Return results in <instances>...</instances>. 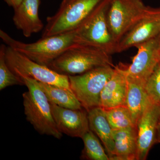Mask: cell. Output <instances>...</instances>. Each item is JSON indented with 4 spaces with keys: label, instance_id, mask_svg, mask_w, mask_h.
I'll list each match as a JSON object with an SVG mask.
<instances>
[{
    "label": "cell",
    "instance_id": "cell-24",
    "mask_svg": "<svg viewBox=\"0 0 160 160\" xmlns=\"http://www.w3.org/2000/svg\"><path fill=\"white\" fill-rule=\"evenodd\" d=\"M158 143H160V121L159 125L158 130L157 136V144Z\"/></svg>",
    "mask_w": 160,
    "mask_h": 160
},
{
    "label": "cell",
    "instance_id": "cell-7",
    "mask_svg": "<svg viewBox=\"0 0 160 160\" xmlns=\"http://www.w3.org/2000/svg\"><path fill=\"white\" fill-rule=\"evenodd\" d=\"M5 58L9 68L21 78L26 77L40 82L72 90L68 75L61 74L48 66L36 62L10 46H6Z\"/></svg>",
    "mask_w": 160,
    "mask_h": 160
},
{
    "label": "cell",
    "instance_id": "cell-6",
    "mask_svg": "<svg viewBox=\"0 0 160 160\" xmlns=\"http://www.w3.org/2000/svg\"><path fill=\"white\" fill-rule=\"evenodd\" d=\"M115 67L102 66L82 74L68 76L71 90L87 112L100 107L101 93L113 74Z\"/></svg>",
    "mask_w": 160,
    "mask_h": 160
},
{
    "label": "cell",
    "instance_id": "cell-2",
    "mask_svg": "<svg viewBox=\"0 0 160 160\" xmlns=\"http://www.w3.org/2000/svg\"><path fill=\"white\" fill-rule=\"evenodd\" d=\"M0 38L7 46L36 62L49 67L57 58L75 44V30L42 38L31 43L14 39L2 29Z\"/></svg>",
    "mask_w": 160,
    "mask_h": 160
},
{
    "label": "cell",
    "instance_id": "cell-20",
    "mask_svg": "<svg viewBox=\"0 0 160 160\" xmlns=\"http://www.w3.org/2000/svg\"><path fill=\"white\" fill-rule=\"evenodd\" d=\"M104 110L112 130L136 126L126 106H117Z\"/></svg>",
    "mask_w": 160,
    "mask_h": 160
},
{
    "label": "cell",
    "instance_id": "cell-21",
    "mask_svg": "<svg viewBox=\"0 0 160 160\" xmlns=\"http://www.w3.org/2000/svg\"><path fill=\"white\" fill-rule=\"evenodd\" d=\"M6 46L2 44L0 47V90L15 85H25L24 81L12 72L6 62Z\"/></svg>",
    "mask_w": 160,
    "mask_h": 160
},
{
    "label": "cell",
    "instance_id": "cell-9",
    "mask_svg": "<svg viewBox=\"0 0 160 160\" xmlns=\"http://www.w3.org/2000/svg\"><path fill=\"white\" fill-rule=\"evenodd\" d=\"M138 49L132 62L126 66L127 77L146 84L160 62V33L136 46Z\"/></svg>",
    "mask_w": 160,
    "mask_h": 160
},
{
    "label": "cell",
    "instance_id": "cell-10",
    "mask_svg": "<svg viewBox=\"0 0 160 160\" xmlns=\"http://www.w3.org/2000/svg\"><path fill=\"white\" fill-rule=\"evenodd\" d=\"M160 33V7H149L146 14L118 43L117 53L153 38Z\"/></svg>",
    "mask_w": 160,
    "mask_h": 160
},
{
    "label": "cell",
    "instance_id": "cell-15",
    "mask_svg": "<svg viewBox=\"0 0 160 160\" xmlns=\"http://www.w3.org/2000/svg\"><path fill=\"white\" fill-rule=\"evenodd\" d=\"M87 112L90 130L102 142L110 160H113L114 142L112 129L107 120L104 109L100 107H95Z\"/></svg>",
    "mask_w": 160,
    "mask_h": 160
},
{
    "label": "cell",
    "instance_id": "cell-3",
    "mask_svg": "<svg viewBox=\"0 0 160 160\" xmlns=\"http://www.w3.org/2000/svg\"><path fill=\"white\" fill-rule=\"evenodd\" d=\"M115 67L111 55L93 46L75 44L50 64L49 67L66 75H76L102 66Z\"/></svg>",
    "mask_w": 160,
    "mask_h": 160
},
{
    "label": "cell",
    "instance_id": "cell-12",
    "mask_svg": "<svg viewBox=\"0 0 160 160\" xmlns=\"http://www.w3.org/2000/svg\"><path fill=\"white\" fill-rule=\"evenodd\" d=\"M49 102L55 122L62 134L82 138L90 130L88 112L86 109L63 108Z\"/></svg>",
    "mask_w": 160,
    "mask_h": 160
},
{
    "label": "cell",
    "instance_id": "cell-11",
    "mask_svg": "<svg viewBox=\"0 0 160 160\" xmlns=\"http://www.w3.org/2000/svg\"><path fill=\"white\" fill-rule=\"evenodd\" d=\"M160 121V105L151 101L136 124L138 136L137 160H145L155 144Z\"/></svg>",
    "mask_w": 160,
    "mask_h": 160
},
{
    "label": "cell",
    "instance_id": "cell-13",
    "mask_svg": "<svg viewBox=\"0 0 160 160\" xmlns=\"http://www.w3.org/2000/svg\"><path fill=\"white\" fill-rule=\"evenodd\" d=\"M128 80L126 66L115 67L113 74L104 86L100 97V107L103 109L126 106Z\"/></svg>",
    "mask_w": 160,
    "mask_h": 160
},
{
    "label": "cell",
    "instance_id": "cell-19",
    "mask_svg": "<svg viewBox=\"0 0 160 160\" xmlns=\"http://www.w3.org/2000/svg\"><path fill=\"white\" fill-rule=\"evenodd\" d=\"M82 139L84 143L81 156L82 159L110 160L98 138L91 130L87 132Z\"/></svg>",
    "mask_w": 160,
    "mask_h": 160
},
{
    "label": "cell",
    "instance_id": "cell-16",
    "mask_svg": "<svg viewBox=\"0 0 160 160\" xmlns=\"http://www.w3.org/2000/svg\"><path fill=\"white\" fill-rule=\"evenodd\" d=\"M114 142L113 160H137L136 126L112 130Z\"/></svg>",
    "mask_w": 160,
    "mask_h": 160
},
{
    "label": "cell",
    "instance_id": "cell-4",
    "mask_svg": "<svg viewBox=\"0 0 160 160\" xmlns=\"http://www.w3.org/2000/svg\"><path fill=\"white\" fill-rule=\"evenodd\" d=\"M111 0H103L75 30V44L93 46L112 55L117 53L118 43L111 34L106 12Z\"/></svg>",
    "mask_w": 160,
    "mask_h": 160
},
{
    "label": "cell",
    "instance_id": "cell-8",
    "mask_svg": "<svg viewBox=\"0 0 160 160\" xmlns=\"http://www.w3.org/2000/svg\"><path fill=\"white\" fill-rule=\"evenodd\" d=\"M142 0H111L106 12L109 31L118 43L149 10Z\"/></svg>",
    "mask_w": 160,
    "mask_h": 160
},
{
    "label": "cell",
    "instance_id": "cell-5",
    "mask_svg": "<svg viewBox=\"0 0 160 160\" xmlns=\"http://www.w3.org/2000/svg\"><path fill=\"white\" fill-rule=\"evenodd\" d=\"M103 1L62 0L56 13L47 17L42 38L77 29Z\"/></svg>",
    "mask_w": 160,
    "mask_h": 160
},
{
    "label": "cell",
    "instance_id": "cell-17",
    "mask_svg": "<svg viewBox=\"0 0 160 160\" xmlns=\"http://www.w3.org/2000/svg\"><path fill=\"white\" fill-rule=\"evenodd\" d=\"M128 89L126 106L129 109L132 121L137 123L151 102L145 89V84L127 77Z\"/></svg>",
    "mask_w": 160,
    "mask_h": 160
},
{
    "label": "cell",
    "instance_id": "cell-23",
    "mask_svg": "<svg viewBox=\"0 0 160 160\" xmlns=\"http://www.w3.org/2000/svg\"><path fill=\"white\" fill-rule=\"evenodd\" d=\"M4 1L8 6L12 7L14 9L19 6L23 0H4Z\"/></svg>",
    "mask_w": 160,
    "mask_h": 160
},
{
    "label": "cell",
    "instance_id": "cell-14",
    "mask_svg": "<svg viewBox=\"0 0 160 160\" xmlns=\"http://www.w3.org/2000/svg\"><path fill=\"white\" fill-rule=\"evenodd\" d=\"M40 3V0H23L19 6L14 9L13 23L25 37H30L44 28L39 16Z\"/></svg>",
    "mask_w": 160,
    "mask_h": 160
},
{
    "label": "cell",
    "instance_id": "cell-22",
    "mask_svg": "<svg viewBox=\"0 0 160 160\" xmlns=\"http://www.w3.org/2000/svg\"><path fill=\"white\" fill-rule=\"evenodd\" d=\"M145 89L150 100L160 105V62L146 81Z\"/></svg>",
    "mask_w": 160,
    "mask_h": 160
},
{
    "label": "cell",
    "instance_id": "cell-18",
    "mask_svg": "<svg viewBox=\"0 0 160 160\" xmlns=\"http://www.w3.org/2000/svg\"><path fill=\"white\" fill-rule=\"evenodd\" d=\"M39 83L49 102L63 108L83 109L82 104L72 90L46 83Z\"/></svg>",
    "mask_w": 160,
    "mask_h": 160
},
{
    "label": "cell",
    "instance_id": "cell-1",
    "mask_svg": "<svg viewBox=\"0 0 160 160\" xmlns=\"http://www.w3.org/2000/svg\"><path fill=\"white\" fill-rule=\"evenodd\" d=\"M21 79L28 89L22 94L26 120L40 134L60 139L62 137V133L58 129L52 113L50 102L39 83L26 77Z\"/></svg>",
    "mask_w": 160,
    "mask_h": 160
}]
</instances>
